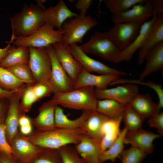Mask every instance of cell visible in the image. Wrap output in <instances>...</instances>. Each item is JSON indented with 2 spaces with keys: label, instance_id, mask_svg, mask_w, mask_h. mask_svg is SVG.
<instances>
[{
  "label": "cell",
  "instance_id": "4fadbf2b",
  "mask_svg": "<svg viewBox=\"0 0 163 163\" xmlns=\"http://www.w3.org/2000/svg\"><path fill=\"white\" fill-rule=\"evenodd\" d=\"M25 85L14 93L9 99L8 108L4 123L7 140L10 143L11 139L19 131L18 121L21 115L25 113L20 108V101Z\"/></svg>",
  "mask_w": 163,
  "mask_h": 163
},
{
  "label": "cell",
  "instance_id": "277c9868",
  "mask_svg": "<svg viewBox=\"0 0 163 163\" xmlns=\"http://www.w3.org/2000/svg\"><path fill=\"white\" fill-rule=\"evenodd\" d=\"M63 34L62 30H55L53 26L45 23L31 35L24 37H14L8 43H12L16 47H45L56 43H62Z\"/></svg>",
  "mask_w": 163,
  "mask_h": 163
},
{
  "label": "cell",
  "instance_id": "9c48e42d",
  "mask_svg": "<svg viewBox=\"0 0 163 163\" xmlns=\"http://www.w3.org/2000/svg\"><path fill=\"white\" fill-rule=\"evenodd\" d=\"M45 47L51 60V72L50 83L53 93L66 92L74 89V83L58 60L53 45Z\"/></svg>",
  "mask_w": 163,
  "mask_h": 163
},
{
  "label": "cell",
  "instance_id": "484cf974",
  "mask_svg": "<svg viewBox=\"0 0 163 163\" xmlns=\"http://www.w3.org/2000/svg\"><path fill=\"white\" fill-rule=\"evenodd\" d=\"M91 111L82 110V114L78 118L72 120L69 119L65 114L63 109L61 106L57 105L55 111L56 127L69 129H81Z\"/></svg>",
  "mask_w": 163,
  "mask_h": 163
},
{
  "label": "cell",
  "instance_id": "44dd1931",
  "mask_svg": "<svg viewBox=\"0 0 163 163\" xmlns=\"http://www.w3.org/2000/svg\"><path fill=\"white\" fill-rule=\"evenodd\" d=\"M57 106L49 101L44 103L39 108L37 115L31 119L32 124L35 127L36 130L46 132L56 128L55 123V111Z\"/></svg>",
  "mask_w": 163,
  "mask_h": 163
},
{
  "label": "cell",
  "instance_id": "8fae6325",
  "mask_svg": "<svg viewBox=\"0 0 163 163\" xmlns=\"http://www.w3.org/2000/svg\"><path fill=\"white\" fill-rule=\"evenodd\" d=\"M74 57L78 62L82 68L90 73L94 72L100 75L118 74L120 75H129L128 73L109 66L89 56L76 43L69 46Z\"/></svg>",
  "mask_w": 163,
  "mask_h": 163
},
{
  "label": "cell",
  "instance_id": "ac0fdd59",
  "mask_svg": "<svg viewBox=\"0 0 163 163\" xmlns=\"http://www.w3.org/2000/svg\"><path fill=\"white\" fill-rule=\"evenodd\" d=\"M78 14L70 10L62 0H60L54 6L45 8L43 17L45 23L58 30H62L63 23L68 18L75 17Z\"/></svg>",
  "mask_w": 163,
  "mask_h": 163
},
{
  "label": "cell",
  "instance_id": "7dc6e473",
  "mask_svg": "<svg viewBox=\"0 0 163 163\" xmlns=\"http://www.w3.org/2000/svg\"><path fill=\"white\" fill-rule=\"evenodd\" d=\"M11 43H8L7 45L4 48H0V62L7 56L10 50L14 46H11Z\"/></svg>",
  "mask_w": 163,
  "mask_h": 163
},
{
  "label": "cell",
  "instance_id": "603a6c76",
  "mask_svg": "<svg viewBox=\"0 0 163 163\" xmlns=\"http://www.w3.org/2000/svg\"><path fill=\"white\" fill-rule=\"evenodd\" d=\"M145 60L146 65L139 79L141 81H143L151 73L163 69V41L157 44L148 52Z\"/></svg>",
  "mask_w": 163,
  "mask_h": 163
},
{
  "label": "cell",
  "instance_id": "5b68a950",
  "mask_svg": "<svg viewBox=\"0 0 163 163\" xmlns=\"http://www.w3.org/2000/svg\"><path fill=\"white\" fill-rule=\"evenodd\" d=\"M80 46L87 54L97 56L116 63L121 51L110 39L106 32H96L88 42Z\"/></svg>",
  "mask_w": 163,
  "mask_h": 163
},
{
  "label": "cell",
  "instance_id": "f6af8a7d",
  "mask_svg": "<svg viewBox=\"0 0 163 163\" xmlns=\"http://www.w3.org/2000/svg\"><path fill=\"white\" fill-rule=\"evenodd\" d=\"M21 88L17 90L10 91L5 89L0 86V99L8 98L10 99L13 94Z\"/></svg>",
  "mask_w": 163,
  "mask_h": 163
},
{
  "label": "cell",
  "instance_id": "5bb4252c",
  "mask_svg": "<svg viewBox=\"0 0 163 163\" xmlns=\"http://www.w3.org/2000/svg\"><path fill=\"white\" fill-rule=\"evenodd\" d=\"M53 46L61 65L75 83L83 68L72 55L69 46H65L60 42L56 43Z\"/></svg>",
  "mask_w": 163,
  "mask_h": 163
},
{
  "label": "cell",
  "instance_id": "d590c367",
  "mask_svg": "<svg viewBox=\"0 0 163 163\" xmlns=\"http://www.w3.org/2000/svg\"><path fill=\"white\" fill-rule=\"evenodd\" d=\"M6 69L27 85L36 83L33 76L28 64L17 65Z\"/></svg>",
  "mask_w": 163,
  "mask_h": 163
},
{
  "label": "cell",
  "instance_id": "60d3db41",
  "mask_svg": "<svg viewBox=\"0 0 163 163\" xmlns=\"http://www.w3.org/2000/svg\"><path fill=\"white\" fill-rule=\"evenodd\" d=\"M0 152L8 156L13 154L10 144L7 139L4 123H0Z\"/></svg>",
  "mask_w": 163,
  "mask_h": 163
},
{
  "label": "cell",
  "instance_id": "c3c4849f",
  "mask_svg": "<svg viewBox=\"0 0 163 163\" xmlns=\"http://www.w3.org/2000/svg\"><path fill=\"white\" fill-rule=\"evenodd\" d=\"M32 124L19 127L20 132L23 135L27 136L33 131Z\"/></svg>",
  "mask_w": 163,
  "mask_h": 163
},
{
  "label": "cell",
  "instance_id": "4316f807",
  "mask_svg": "<svg viewBox=\"0 0 163 163\" xmlns=\"http://www.w3.org/2000/svg\"><path fill=\"white\" fill-rule=\"evenodd\" d=\"M108 118L96 111H91L81 129L90 137L101 142L103 137L102 126Z\"/></svg>",
  "mask_w": 163,
  "mask_h": 163
},
{
  "label": "cell",
  "instance_id": "ffe728a7",
  "mask_svg": "<svg viewBox=\"0 0 163 163\" xmlns=\"http://www.w3.org/2000/svg\"><path fill=\"white\" fill-rule=\"evenodd\" d=\"M101 142L85 134L74 147L85 163H101L99 160L101 153Z\"/></svg>",
  "mask_w": 163,
  "mask_h": 163
},
{
  "label": "cell",
  "instance_id": "1f68e13d",
  "mask_svg": "<svg viewBox=\"0 0 163 163\" xmlns=\"http://www.w3.org/2000/svg\"><path fill=\"white\" fill-rule=\"evenodd\" d=\"M130 84L146 86L154 90L157 94L158 98V104L159 111L163 107V88L161 85L151 81H143L139 79L120 78L112 82L110 85L119 84Z\"/></svg>",
  "mask_w": 163,
  "mask_h": 163
},
{
  "label": "cell",
  "instance_id": "8d00e7d4",
  "mask_svg": "<svg viewBox=\"0 0 163 163\" xmlns=\"http://www.w3.org/2000/svg\"><path fill=\"white\" fill-rule=\"evenodd\" d=\"M20 100V107L21 111L24 113L29 111L34 104L39 101L33 90L32 85H26Z\"/></svg>",
  "mask_w": 163,
  "mask_h": 163
},
{
  "label": "cell",
  "instance_id": "7a4b0ae2",
  "mask_svg": "<svg viewBox=\"0 0 163 163\" xmlns=\"http://www.w3.org/2000/svg\"><path fill=\"white\" fill-rule=\"evenodd\" d=\"M44 10L37 5L25 4L20 12L10 18L11 38L26 37L38 30L45 23L43 17Z\"/></svg>",
  "mask_w": 163,
  "mask_h": 163
},
{
  "label": "cell",
  "instance_id": "9a60e30c",
  "mask_svg": "<svg viewBox=\"0 0 163 163\" xmlns=\"http://www.w3.org/2000/svg\"><path fill=\"white\" fill-rule=\"evenodd\" d=\"M161 136L159 134L141 128L133 132H127L124 142L125 144H130L131 147L141 150L148 155L153 152L155 148L153 141Z\"/></svg>",
  "mask_w": 163,
  "mask_h": 163
},
{
  "label": "cell",
  "instance_id": "7bdbcfd3",
  "mask_svg": "<svg viewBox=\"0 0 163 163\" xmlns=\"http://www.w3.org/2000/svg\"><path fill=\"white\" fill-rule=\"evenodd\" d=\"M92 2V1L91 0H78L75 4V7L77 10L80 11L79 14L86 15Z\"/></svg>",
  "mask_w": 163,
  "mask_h": 163
},
{
  "label": "cell",
  "instance_id": "83f0119b",
  "mask_svg": "<svg viewBox=\"0 0 163 163\" xmlns=\"http://www.w3.org/2000/svg\"><path fill=\"white\" fill-rule=\"evenodd\" d=\"M29 59V47L14 46L0 62V67L7 68L17 65L28 64Z\"/></svg>",
  "mask_w": 163,
  "mask_h": 163
},
{
  "label": "cell",
  "instance_id": "ee69618b",
  "mask_svg": "<svg viewBox=\"0 0 163 163\" xmlns=\"http://www.w3.org/2000/svg\"><path fill=\"white\" fill-rule=\"evenodd\" d=\"M0 163H23L13 154L8 156L0 152Z\"/></svg>",
  "mask_w": 163,
  "mask_h": 163
},
{
  "label": "cell",
  "instance_id": "836d02e7",
  "mask_svg": "<svg viewBox=\"0 0 163 163\" xmlns=\"http://www.w3.org/2000/svg\"><path fill=\"white\" fill-rule=\"evenodd\" d=\"M146 0H104L103 2L109 12L114 15L124 12L134 5Z\"/></svg>",
  "mask_w": 163,
  "mask_h": 163
},
{
  "label": "cell",
  "instance_id": "4dcf8cb0",
  "mask_svg": "<svg viewBox=\"0 0 163 163\" xmlns=\"http://www.w3.org/2000/svg\"><path fill=\"white\" fill-rule=\"evenodd\" d=\"M122 120L128 132H133L142 128L145 119L128 104L126 106L122 114Z\"/></svg>",
  "mask_w": 163,
  "mask_h": 163
},
{
  "label": "cell",
  "instance_id": "8992f818",
  "mask_svg": "<svg viewBox=\"0 0 163 163\" xmlns=\"http://www.w3.org/2000/svg\"><path fill=\"white\" fill-rule=\"evenodd\" d=\"M97 24V21L90 15L78 14L70 18L62 25L64 34L62 43L66 46L82 43L85 34Z\"/></svg>",
  "mask_w": 163,
  "mask_h": 163
},
{
  "label": "cell",
  "instance_id": "7c38bea8",
  "mask_svg": "<svg viewBox=\"0 0 163 163\" xmlns=\"http://www.w3.org/2000/svg\"><path fill=\"white\" fill-rule=\"evenodd\" d=\"M139 93L138 86L130 84L110 88L95 89V95L97 100L111 99L126 106L129 104Z\"/></svg>",
  "mask_w": 163,
  "mask_h": 163
},
{
  "label": "cell",
  "instance_id": "d6986e66",
  "mask_svg": "<svg viewBox=\"0 0 163 163\" xmlns=\"http://www.w3.org/2000/svg\"><path fill=\"white\" fill-rule=\"evenodd\" d=\"M120 76L117 74L95 75L83 69L74 83V88L86 87L106 88L112 82L120 78Z\"/></svg>",
  "mask_w": 163,
  "mask_h": 163
},
{
  "label": "cell",
  "instance_id": "52a82bcc",
  "mask_svg": "<svg viewBox=\"0 0 163 163\" xmlns=\"http://www.w3.org/2000/svg\"><path fill=\"white\" fill-rule=\"evenodd\" d=\"M29 49L28 65L35 81L36 83L50 84L51 62L46 47H30Z\"/></svg>",
  "mask_w": 163,
  "mask_h": 163
},
{
  "label": "cell",
  "instance_id": "ba28073f",
  "mask_svg": "<svg viewBox=\"0 0 163 163\" xmlns=\"http://www.w3.org/2000/svg\"><path fill=\"white\" fill-rule=\"evenodd\" d=\"M144 23L137 21L115 23L106 32L116 46L121 51L132 43Z\"/></svg>",
  "mask_w": 163,
  "mask_h": 163
},
{
  "label": "cell",
  "instance_id": "cb8c5ba5",
  "mask_svg": "<svg viewBox=\"0 0 163 163\" xmlns=\"http://www.w3.org/2000/svg\"><path fill=\"white\" fill-rule=\"evenodd\" d=\"M122 120V117L121 116L109 118L103 123L101 129L103 137L101 142V153L107 150L120 134Z\"/></svg>",
  "mask_w": 163,
  "mask_h": 163
},
{
  "label": "cell",
  "instance_id": "f907efd6",
  "mask_svg": "<svg viewBox=\"0 0 163 163\" xmlns=\"http://www.w3.org/2000/svg\"><path fill=\"white\" fill-rule=\"evenodd\" d=\"M45 0H36L37 3V5L43 9H45L46 8L44 5V4L46 2Z\"/></svg>",
  "mask_w": 163,
  "mask_h": 163
},
{
  "label": "cell",
  "instance_id": "74e56055",
  "mask_svg": "<svg viewBox=\"0 0 163 163\" xmlns=\"http://www.w3.org/2000/svg\"><path fill=\"white\" fill-rule=\"evenodd\" d=\"M147 154L136 148L131 147L124 150L120 156L122 163H140Z\"/></svg>",
  "mask_w": 163,
  "mask_h": 163
},
{
  "label": "cell",
  "instance_id": "bcb514c9",
  "mask_svg": "<svg viewBox=\"0 0 163 163\" xmlns=\"http://www.w3.org/2000/svg\"><path fill=\"white\" fill-rule=\"evenodd\" d=\"M32 124L31 119L25 115V113L22 114L19 119V127Z\"/></svg>",
  "mask_w": 163,
  "mask_h": 163
},
{
  "label": "cell",
  "instance_id": "ab89813d",
  "mask_svg": "<svg viewBox=\"0 0 163 163\" xmlns=\"http://www.w3.org/2000/svg\"><path fill=\"white\" fill-rule=\"evenodd\" d=\"M32 86L39 100L53 93L51 86L48 83H36L32 85Z\"/></svg>",
  "mask_w": 163,
  "mask_h": 163
},
{
  "label": "cell",
  "instance_id": "2e32d148",
  "mask_svg": "<svg viewBox=\"0 0 163 163\" xmlns=\"http://www.w3.org/2000/svg\"><path fill=\"white\" fill-rule=\"evenodd\" d=\"M157 17V12L155 9L152 17L142 25L139 33L130 45L121 50L117 63L130 60L134 53L141 48L145 42Z\"/></svg>",
  "mask_w": 163,
  "mask_h": 163
},
{
  "label": "cell",
  "instance_id": "6da1fadb",
  "mask_svg": "<svg viewBox=\"0 0 163 163\" xmlns=\"http://www.w3.org/2000/svg\"><path fill=\"white\" fill-rule=\"evenodd\" d=\"M85 134L81 129H69L56 128L46 132L36 130L26 136L27 139L37 146L58 149L66 145L77 144Z\"/></svg>",
  "mask_w": 163,
  "mask_h": 163
},
{
  "label": "cell",
  "instance_id": "e575fe53",
  "mask_svg": "<svg viewBox=\"0 0 163 163\" xmlns=\"http://www.w3.org/2000/svg\"><path fill=\"white\" fill-rule=\"evenodd\" d=\"M25 85L6 68L0 67V86L8 90L18 89Z\"/></svg>",
  "mask_w": 163,
  "mask_h": 163
},
{
  "label": "cell",
  "instance_id": "3957f363",
  "mask_svg": "<svg viewBox=\"0 0 163 163\" xmlns=\"http://www.w3.org/2000/svg\"><path fill=\"white\" fill-rule=\"evenodd\" d=\"M97 100L94 87H86L54 94L49 101L65 108L92 111H96Z\"/></svg>",
  "mask_w": 163,
  "mask_h": 163
},
{
  "label": "cell",
  "instance_id": "30bf717a",
  "mask_svg": "<svg viewBox=\"0 0 163 163\" xmlns=\"http://www.w3.org/2000/svg\"><path fill=\"white\" fill-rule=\"evenodd\" d=\"M155 9L154 0H146L124 12L112 15L111 19L114 24L137 21L145 23L152 17Z\"/></svg>",
  "mask_w": 163,
  "mask_h": 163
},
{
  "label": "cell",
  "instance_id": "f35d334b",
  "mask_svg": "<svg viewBox=\"0 0 163 163\" xmlns=\"http://www.w3.org/2000/svg\"><path fill=\"white\" fill-rule=\"evenodd\" d=\"M63 163H85L71 145L64 146L59 149Z\"/></svg>",
  "mask_w": 163,
  "mask_h": 163
},
{
  "label": "cell",
  "instance_id": "b9f144b4",
  "mask_svg": "<svg viewBox=\"0 0 163 163\" xmlns=\"http://www.w3.org/2000/svg\"><path fill=\"white\" fill-rule=\"evenodd\" d=\"M148 123L151 127L155 128L159 135H163V113L155 114L148 119Z\"/></svg>",
  "mask_w": 163,
  "mask_h": 163
},
{
  "label": "cell",
  "instance_id": "7402d4cb",
  "mask_svg": "<svg viewBox=\"0 0 163 163\" xmlns=\"http://www.w3.org/2000/svg\"><path fill=\"white\" fill-rule=\"evenodd\" d=\"M163 41V13L158 14L147 38L139 51L138 64L141 65L145 60L148 52L154 46Z\"/></svg>",
  "mask_w": 163,
  "mask_h": 163
},
{
  "label": "cell",
  "instance_id": "f546056e",
  "mask_svg": "<svg viewBox=\"0 0 163 163\" xmlns=\"http://www.w3.org/2000/svg\"><path fill=\"white\" fill-rule=\"evenodd\" d=\"M126 106L111 99L97 100L96 110L109 118H113L122 116Z\"/></svg>",
  "mask_w": 163,
  "mask_h": 163
},
{
  "label": "cell",
  "instance_id": "d4e9b609",
  "mask_svg": "<svg viewBox=\"0 0 163 163\" xmlns=\"http://www.w3.org/2000/svg\"><path fill=\"white\" fill-rule=\"evenodd\" d=\"M129 104L145 119L159 112L158 104L154 102L149 93H139Z\"/></svg>",
  "mask_w": 163,
  "mask_h": 163
},
{
  "label": "cell",
  "instance_id": "e0dca14e",
  "mask_svg": "<svg viewBox=\"0 0 163 163\" xmlns=\"http://www.w3.org/2000/svg\"><path fill=\"white\" fill-rule=\"evenodd\" d=\"M9 144L13 154L23 163H29L42 148L32 143L19 131Z\"/></svg>",
  "mask_w": 163,
  "mask_h": 163
},
{
  "label": "cell",
  "instance_id": "f1b7e54d",
  "mask_svg": "<svg viewBox=\"0 0 163 163\" xmlns=\"http://www.w3.org/2000/svg\"><path fill=\"white\" fill-rule=\"evenodd\" d=\"M127 131V128L124 127L112 145L107 150L101 153L99 160L101 163L108 160L113 162L117 158H120L121 154L124 150V139Z\"/></svg>",
  "mask_w": 163,
  "mask_h": 163
},
{
  "label": "cell",
  "instance_id": "d6a6232c",
  "mask_svg": "<svg viewBox=\"0 0 163 163\" xmlns=\"http://www.w3.org/2000/svg\"><path fill=\"white\" fill-rule=\"evenodd\" d=\"M29 163H63L59 149L42 148Z\"/></svg>",
  "mask_w": 163,
  "mask_h": 163
},
{
  "label": "cell",
  "instance_id": "681fc988",
  "mask_svg": "<svg viewBox=\"0 0 163 163\" xmlns=\"http://www.w3.org/2000/svg\"><path fill=\"white\" fill-rule=\"evenodd\" d=\"M8 106L6 107L3 103L0 102V123L5 122L7 114H5V112H5V108H8Z\"/></svg>",
  "mask_w": 163,
  "mask_h": 163
}]
</instances>
